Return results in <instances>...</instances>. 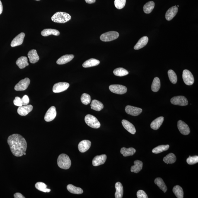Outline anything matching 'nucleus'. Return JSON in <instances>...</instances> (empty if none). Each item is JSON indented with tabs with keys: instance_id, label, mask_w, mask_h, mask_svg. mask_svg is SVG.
<instances>
[{
	"instance_id": "obj_1",
	"label": "nucleus",
	"mask_w": 198,
	"mask_h": 198,
	"mask_svg": "<svg viewBox=\"0 0 198 198\" xmlns=\"http://www.w3.org/2000/svg\"><path fill=\"white\" fill-rule=\"evenodd\" d=\"M8 143L12 154L16 157L23 156L27 149V142L24 138L18 134L9 136Z\"/></svg>"
},
{
	"instance_id": "obj_2",
	"label": "nucleus",
	"mask_w": 198,
	"mask_h": 198,
	"mask_svg": "<svg viewBox=\"0 0 198 198\" xmlns=\"http://www.w3.org/2000/svg\"><path fill=\"white\" fill-rule=\"evenodd\" d=\"M71 17L69 14L62 12H58L52 17V21L56 23H65L71 19Z\"/></svg>"
},
{
	"instance_id": "obj_3",
	"label": "nucleus",
	"mask_w": 198,
	"mask_h": 198,
	"mask_svg": "<svg viewBox=\"0 0 198 198\" xmlns=\"http://www.w3.org/2000/svg\"><path fill=\"white\" fill-rule=\"evenodd\" d=\"M57 163L59 168L64 170L68 169L71 165V161L69 157L65 154H61L59 155Z\"/></svg>"
},
{
	"instance_id": "obj_4",
	"label": "nucleus",
	"mask_w": 198,
	"mask_h": 198,
	"mask_svg": "<svg viewBox=\"0 0 198 198\" xmlns=\"http://www.w3.org/2000/svg\"><path fill=\"white\" fill-rule=\"evenodd\" d=\"M85 122L87 125L94 129H98L101 126V124L98 119L91 115H88L85 117Z\"/></svg>"
},
{
	"instance_id": "obj_5",
	"label": "nucleus",
	"mask_w": 198,
	"mask_h": 198,
	"mask_svg": "<svg viewBox=\"0 0 198 198\" xmlns=\"http://www.w3.org/2000/svg\"><path fill=\"white\" fill-rule=\"evenodd\" d=\"M119 34L118 32L116 31H110L102 34L100 37L102 41L110 42L115 40L119 37Z\"/></svg>"
},
{
	"instance_id": "obj_6",
	"label": "nucleus",
	"mask_w": 198,
	"mask_h": 198,
	"mask_svg": "<svg viewBox=\"0 0 198 198\" xmlns=\"http://www.w3.org/2000/svg\"><path fill=\"white\" fill-rule=\"evenodd\" d=\"M183 79L184 83L188 86H191L194 83V76L187 69H185L183 72Z\"/></svg>"
},
{
	"instance_id": "obj_7",
	"label": "nucleus",
	"mask_w": 198,
	"mask_h": 198,
	"mask_svg": "<svg viewBox=\"0 0 198 198\" xmlns=\"http://www.w3.org/2000/svg\"><path fill=\"white\" fill-rule=\"evenodd\" d=\"M171 102L172 104L181 106H185L188 104L187 98L183 96L174 97L171 100Z\"/></svg>"
},
{
	"instance_id": "obj_8",
	"label": "nucleus",
	"mask_w": 198,
	"mask_h": 198,
	"mask_svg": "<svg viewBox=\"0 0 198 198\" xmlns=\"http://www.w3.org/2000/svg\"><path fill=\"white\" fill-rule=\"evenodd\" d=\"M110 91L118 94H123L127 92V88L125 86L119 85H113L109 87Z\"/></svg>"
},
{
	"instance_id": "obj_9",
	"label": "nucleus",
	"mask_w": 198,
	"mask_h": 198,
	"mask_svg": "<svg viewBox=\"0 0 198 198\" xmlns=\"http://www.w3.org/2000/svg\"><path fill=\"white\" fill-rule=\"evenodd\" d=\"M30 80L28 78H25L24 79L20 81L14 87V89L17 91H24L27 89L30 84Z\"/></svg>"
},
{
	"instance_id": "obj_10",
	"label": "nucleus",
	"mask_w": 198,
	"mask_h": 198,
	"mask_svg": "<svg viewBox=\"0 0 198 198\" xmlns=\"http://www.w3.org/2000/svg\"><path fill=\"white\" fill-rule=\"evenodd\" d=\"M69 84L66 82H59L55 84L53 87V91L54 93H59L65 91L69 88Z\"/></svg>"
},
{
	"instance_id": "obj_11",
	"label": "nucleus",
	"mask_w": 198,
	"mask_h": 198,
	"mask_svg": "<svg viewBox=\"0 0 198 198\" xmlns=\"http://www.w3.org/2000/svg\"><path fill=\"white\" fill-rule=\"evenodd\" d=\"M57 115L55 107L52 106L47 111L44 116V120L47 122H50L55 118Z\"/></svg>"
},
{
	"instance_id": "obj_12",
	"label": "nucleus",
	"mask_w": 198,
	"mask_h": 198,
	"mask_svg": "<svg viewBox=\"0 0 198 198\" xmlns=\"http://www.w3.org/2000/svg\"><path fill=\"white\" fill-rule=\"evenodd\" d=\"M125 111L129 115L134 117L139 115L142 112V109L130 105H127L126 107Z\"/></svg>"
},
{
	"instance_id": "obj_13",
	"label": "nucleus",
	"mask_w": 198,
	"mask_h": 198,
	"mask_svg": "<svg viewBox=\"0 0 198 198\" xmlns=\"http://www.w3.org/2000/svg\"><path fill=\"white\" fill-rule=\"evenodd\" d=\"M177 127L180 133L184 135H187L190 134V129L188 126L182 120L177 122Z\"/></svg>"
},
{
	"instance_id": "obj_14",
	"label": "nucleus",
	"mask_w": 198,
	"mask_h": 198,
	"mask_svg": "<svg viewBox=\"0 0 198 198\" xmlns=\"http://www.w3.org/2000/svg\"><path fill=\"white\" fill-rule=\"evenodd\" d=\"M91 146V142L88 140L82 141L78 145V149L81 153H85L89 149Z\"/></svg>"
},
{
	"instance_id": "obj_15",
	"label": "nucleus",
	"mask_w": 198,
	"mask_h": 198,
	"mask_svg": "<svg viewBox=\"0 0 198 198\" xmlns=\"http://www.w3.org/2000/svg\"><path fill=\"white\" fill-rule=\"evenodd\" d=\"M33 106L31 105L22 106L19 107L18 110V112L19 115L22 116H25L29 113L32 111L33 110Z\"/></svg>"
},
{
	"instance_id": "obj_16",
	"label": "nucleus",
	"mask_w": 198,
	"mask_h": 198,
	"mask_svg": "<svg viewBox=\"0 0 198 198\" xmlns=\"http://www.w3.org/2000/svg\"><path fill=\"white\" fill-rule=\"evenodd\" d=\"M107 158V156L105 155L97 156L93 158L92 164L94 166H98L103 164L106 161Z\"/></svg>"
},
{
	"instance_id": "obj_17",
	"label": "nucleus",
	"mask_w": 198,
	"mask_h": 198,
	"mask_svg": "<svg viewBox=\"0 0 198 198\" xmlns=\"http://www.w3.org/2000/svg\"><path fill=\"white\" fill-rule=\"evenodd\" d=\"M25 37V34L23 32L18 34L16 37L14 39L11 43V46L12 47H15L17 46L21 45L23 44L24 39Z\"/></svg>"
},
{
	"instance_id": "obj_18",
	"label": "nucleus",
	"mask_w": 198,
	"mask_h": 198,
	"mask_svg": "<svg viewBox=\"0 0 198 198\" xmlns=\"http://www.w3.org/2000/svg\"><path fill=\"white\" fill-rule=\"evenodd\" d=\"M178 10L177 7L174 6L170 8L167 11L165 16L167 21H170L174 18L177 14Z\"/></svg>"
},
{
	"instance_id": "obj_19",
	"label": "nucleus",
	"mask_w": 198,
	"mask_h": 198,
	"mask_svg": "<svg viewBox=\"0 0 198 198\" xmlns=\"http://www.w3.org/2000/svg\"><path fill=\"white\" fill-rule=\"evenodd\" d=\"M122 124L124 129L128 132L132 134H135L136 131V128L131 123L127 120H123Z\"/></svg>"
},
{
	"instance_id": "obj_20",
	"label": "nucleus",
	"mask_w": 198,
	"mask_h": 198,
	"mask_svg": "<svg viewBox=\"0 0 198 198\" xmlns=\"http://www.w3.org/2000/svg\"><path fill=\"white\" fill-rule=\"evenodd\" d=\"M28 56L30 62L32 64H35L39 60V57L36 50H30L28 53Z\"/></svg>"
},
{
	"instance_id": "obj_21",
	"label": "nucleus",
	"mask_w": 198,
	"mask_h": 198,
	"mask_svg": "<svg viewBox=\"0 0 198 198\" xmlns=\"http://www.w3.org/2000/svg\"><path fill=\"white\" fill-rule=\"evenodd\" d=\"M74 55L72 54H67L62 56L57 61V64L63 65L70 62L74 58Z\"/></svg>"
},
{
	"instance_id": "obj_22",
	"label": "nucleus",
	"mask_w": 198,
	"mask_h": 198,
	"mask_svg": "<svg viewBox=\"0 0 198 198\" xmlns=\"http://www.w3.org/2000/svg\"><path fill=\"white\" fill-rule=\"evenodd\" d=\"M164 120V118L163 117H161L157 118L152 122L151 124V128L154 130H156L159 129L163 123Z\"/></svg>"
},
{
	"instance_id": "obj_23",
	"label": "nucleus",
	"mask_w": 198,
	"mask_h": 198,
	"mask_svg": "<svg viewBox=\"0 0 198 198\" xmlns=\"http://www.w3.org/2000/svg\"><path fill=\"white\" fill-rule=\"evenodd\" d=\"M116 190L115 193L116 198H122L123 194V187L120 182L116 183L115 185Z\"/></svg>"
},
{
	"instance_id": "obj_24",
	"label": "nucleus",
	"mask_w": 198,
	"mask_h": 198,
	"mask_svg": "<svg viewBox=\"0 0 198 198\" xmlns=\"http://www.w3.org/2000/svg\"><path fill=\"white\" fill-rule=\"evenodd\" d=\"M148 42V38L146 36L143 37L140 39L135 46L134 49L135 50H139L142 48L147 44Z\"/></svg>"
},
{
	"instance_id": "obj_25",
	"label": "nucleus",
	"mask_w": 198,
	"mask_h": 198,
	"mask_svg": "<svg viewBox=\"0 0 198 198\" xmlns=\"http://www.w3.org/2000/svg\"><path fill=\"white\" fill-rule=\"evenodd\" d=\"M134 165L131 167V171L135 173H138L142 169L143 163L139 160H136L134 161Z\"/></svg>"
},
{
	"instance_id": "obj_26",
	"label": "nucleus",
	"mask_w": 198,
	"mask_h": 198,
	"mask_svg": "<svg viewBox=\"0 0 198 198\" xmlns=\"http://www.w3.org/2000/svg\"><path fill=\"white\" fill-rule=\"evenodd\" d=\"M16 64L20 69H23L29 65L28 59L26 57H21L19 58L17 60Z\"/></svg>"
},
{
	"instance_id": "obj_27",
	"label": "nucleus",
	"mask_w": 198,
	"mask_h": 198,
	"mask_svg": "<svg viewBox=\"0 0 198 198\" xmlns=\"http://www.w3.org/2000/svg\"><path fill=\"white\" fill-rule=\"evenodd\" d=\"M100 63V61L98 60L94 59H91L84 62L82 66L84 68H89L98 65Z\"/></svg>"
},
{
	"instance_id": "obj_28",
	"label": "nucleus",
	"mask_w": 198,
	"mask_h": 198,
	"mask_svg": "<svg viewBox=\"0 0 198 198\" xmlns=\"http://www.w3.org/2000/svg\"><path fill=\"white\" fill-rule=\"evenodd\" d=\"M41 35L43 37H47L52 35L59 36L60 35V32L55 29H46L42 30Z\"/></svg>"
},
{
	"instance_id": "obj_29",
	"label": "nucleus",
	"mask_w": 198,
	"mask_h": 198,
	"mask_svg": "<svg viewBox=\"0 0 198 198\" xmlns=\"http://www.w3.org/2000/svg\"><path fill=\"white\" fill-rule=\"evenodd\" d=\"M90 105L92 110L97 111H100L103 109L104 107L103 104L101 102L96 100L92 101Z\"/></svg>"
},
{
	"instance_id": "obj_30",
	"label": "nucleus",
	"mask_w": 198,
	"mask_h": 198,
	"mask_svg": "<svg viewBox=\"0 0 198 198\" xmlns=\"http://www.w3.org/2000/svg\"><path fill=\"white\" fill-rule=\"evenodd\" d=\"M136 152V150L133 148H121L120 153L124 157L133 156Z\"/></svg>"
},
{
	"instance_id": "obj_31",
	"label": "nucleus",
	"mask_w": 198,
	"mask_h": 198,
	"mask_svg": "<svg viewBox=\"0 0 198 198\" xmlns=\"http://www.w3.org/2000/svg\"><path fill=\"white\" fill-rule=\"evenodd\" d=\"M67 189L69 192L72 194H82L83 192L81 188L75 187L71 184L68 185Z\"/></svg>"
},
{
	"instance_id": "obj_32",
	"label": "nucleus",
	"mask_w": 198,
	"mask_h": 198,
	"mask_svg": "<svg viewBox=\"0 0 198 198\" xmlns=\"http://www.w3.org/2000/svg\"><path fill=\"white\" fill-rule=\"evenodd\" d=\"M155 183L160 188V189L165 193L167 190V187L164 182L160 177H157L155 180Z\"/></svg>"
},
{
	"instance_id": "obj_33",
	"label": "nucleus",
	"mask_w": 198,
	"mask_h": 198,
	"mask_svg": "<svg viewBox=\"0 0 198 198\" xmlns=\"http://www.w3.org/2000/svg\"><path fill=\"white\" fill-rule=\"evenodd\" d=\"M35 187L37 190L44 193H49L51 191V189L47 188V185L43 182L37 183L35 184Z\"/></svg>"
},
{
	"instance_id": "obj_34",
	"label": "nucleus",
	"mask_w": 198,
	"mask_h": 198,
	"mask_svg": "<svg viewBox=\"0 0 198 198\" xmlns=\"http://www.w3.org/2000/svg\"><path fill=\"white\" fill-rule=\"evenodd\" d=\"M155 6V3L153 1L148 2L143 6V11L146 14H149L154 9Z\"/></svg>"
},
{
	"instance_id": "obj_35",
	"label": "nucleus",
	"mask_w": 198,
	"mask_h": 198,
	"mask_svg": "<svg viewBox=\"0 0 198 198\" xmlns=\"http://www.w3.org/2000/svg\"><path fill=\"white\" fill-rule=\"evenodd\" d=\"M176 157L173 153H170L163 158V161L167 164H173L176 161Z\"/></svg>"
},
{
	"instance_id": "obj_36",
	"label": "nucleus",
	"mask_w": 198,
	"mask_h": 198,
	"mask_svg": "<svg viewBox=\"0 0 198 198\" xmlns=\"http://www.w3.org/2000/svg\"><path fill=\"white\" fill-rule=\"evenodd\" d=\"M160 81L159 78L156 77L154 78L152 85V90L153 92H157L158 91L160 88Z\"/></svg>"
},
{
	"instance_id": "obj_37",
	"label": "nucleus",
	"mask_w": 198,
	"mask_h": 198,
	"mask_svg": "<svg viewBox=\"0 0 198 198\" xmlns=\"http://www.w3.org/2000/svg\"><path fill=\"white\" fill-rule=\"evenodd\" d=\"M173 192L177 198H184V191L180 186L179 185L175 186L173 189Z\"/></svg>"
},
{
	"instance_id": "obj_38",
	"label": "nucleus",
	"mask_w": 198,
	"mask_h": 198,
	"mask_svg": "<svg viewBox=\"0 0 198 198\" xmlns=\"http://www.w3.org/2000/svg\"><path fill=\"white\" fill-rule=\"evenodd\" d=\"M114 74L118 76H123L129 74V72L127 70L122 68H119L114 70Z\"/></svg>"
},
{
	"instance_id": "obj_39",
	"label": "nucleus",
	"mask_w": 198,
	"mask_h": 198,
	"mask_svg": "<svg viewBox=\"0 0 198 198\" xmlns=\"http://www.w3.org/2000/svg\"><path fill=\"white\" fill-rule=\"evenodd\" d=\"M169 147L170 146L168 145H161L158 146L153 148L152 152L155 154H158V153H161L164 151H167L169 148Z\"/></svg>"
},
{
	"instance_id": "obj_40",
	"label": "nucleus",
	"mask_w": 198,
	"mask_h": 198,
	"mask_svg": "<svg viewBox=\"0 0 198 198\" xmlns=\"http://www.w3.org/2000/svg\"><path fill=\"white\" fill-rule=\"evenodd\" d=\"M168 75L170 81L174 84L177 83V76L175 72L171 69L169 70L168 72Z\"/></svg>"
},
{
	"instance_id": "obj_41",
	"label": "nucleus",
	"mask_w": 198,
	"mask_h": 198,
	"mask_svg": "<svg viewBox=\"0 0 198 198\" xmlns=\"http://www.w3.org/2000/svg\"><path fill=\"white\" fill-rule=\"evenodd\" d=\"M81 101L83 104L88 105L91 102V97L88 94L84 93L81 97Z\"/></svg>"
},
{
	"instance_id": "obj_42",
	"label": "nucleus",
	"mask_w": 198,
	"mask_h": 198,
	"mask_svg": "<svg viewBox=\"0 0 198 198\" xmlns=\"http://www.w3.org/2000/svg\"><path fill=\"white\" fill-rule=\"evenodd\" d=\"M126 0H115V5L116 8L118 9H121L125 6Z\"/></svg>"
},
{
	"instance_id": "obj_43",
	"label": "nucleus",
	"mask_w": 198,
	"mask_h": 198,
	"mask_svg": "<svg viewBox=\"0 0 198 198\" xmlns=\"http://www.w3.org/2000/svg\"><path fill=\"white\" fill-rule=\"evenodd\" d=\"M187 163L189 165H193L197 163L198 162V156H195L189 157L187 160Z\"/></svg>"
},
{
	"instance_id": "obj_44",
	"label": "nucleus",
	"mask_w": 198,
	"mask_h": 198,
	"mask_svg": "<svg viewBox=\"0 0 198 198\" xmlns=\"http://www.w3.org/2000/svg\"><path fill=\"white\" fill-rule=\"evenodd\" d=\"M14 104L15 105L19 107L23 106V104L21 101V99L20 97H16L13 101Z\"/></svg>"
},
{
	"instance_id": "obj_45",
	"label": "nucleus",
	"mask_w": 198,
	"mask_h": 198,
	"mask_svg": "<svg viewBox=\"0 0 198 198\" xmlns=\"http://www.w3.org/2000/svg\"><path fill=\"white\" fill-rule=\"evenodd\" d=\"M137 197L138 198H148V196L146 193L142 190H138L137 192Z\"/></svg>"
},
{
	"instance_id": "obj_46",
	"label": "nucleus",
	"mask_w": 198,
	"mask_h": 198,
	"mask_svg": "<svg viewBox=\"0 0 198 198\" xmlns=\"http://www.w3.org/2000/svg\"><path fill=\"white\" fill-rule=\"evenodd\" d=\"M22 104L23 105L25 106L28 105L30 102V99L27 95H24L23 98L21 99Z\"/></svg>"
},
{
	"instance_id": "obj_47",
	"label": "nucleus",
	"mask_w": 198,
	"mask_h": 198,
	"mask_svg": "<svg viewBox=\"0 0 198 198\" xmlns=\"http://www.w3.org/2000/svg\"><path fill=\"white\" fill-rule=\"evenodd\" d=\"M15 198H25L24 196L22 195V194L19 193H16L14 195Z\"/></svg>"
},
{
	"instance_id": "obj_48",
	"label": "nucleus",
	"mask_w": 198,
	"mask_h": 198,
	"mask_svg": "<svg viewBox=\"0 0 198 198\" xmlns=\"http://www.w3.org/2000/svg\"><path fill=\"white\" fill-rule=\"evenodd\" d=\"M85 1L88 4H92L95 2V0H85Z\"/></svg>"
},
{
	"instance_id": "obj_49",
	"label": "nucleus",
	"mask_w": 198,
	"mask_h": 198,
	"mask_svg": "<svg viewBox=\"0 0 198 198\" xmlns=\"http://www.w3.org/2000/svg\"><path fill=\"white\" fill-rule=\"evenodd\" d=\"M3 11V5L1 0H0V15L2 13Z\"/></svg>"
},
{
	"instance_id": "obj_50",
	"label": "nucleus",
	"mask_w": 198,
	"mask_h": 198,
	"mask_svg": "<svg viewBox=\"0 0 198 198\" xmlns=\"http://www.w3.org/2000/svg\"><path fill=\"white\" fill-rule=\"evenodd\" d=\"M24 155H26V153H25V152L24 153Z\"/></svg>"
},
{
	"instance_id": "obj_51",
	"label": "nucleus",
	"mask_w": 198,
	"mask_h": 198,
	"mask_svg": "<svg viewBox=\"0 0 198 198\" xmlns=\"http://www.w3.org/2000/svg\"><path fill=\"white\" fill-rule=\"evenodd\" d=\"M36 1H40V0H36Z\"/></svg>"
},
{
	"instance_id": "obj_52",
	"label": "nucleus",
	"mask_w": 198,
	"mask_h": 198,
	"mask_svg": "<svg viewBox=\"0 0 198 198\" xmlns=\"http://www.w3.org/2000/svg\"><path fill=\"white\" fill-rule=\"evenodd\" d=\"M179 6V5H177V7H178Z\"/></svg>"
}]
</instances>
